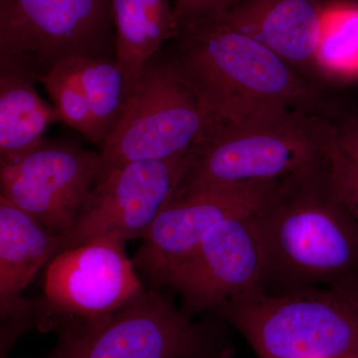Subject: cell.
Instances as JSON below:
<instances>
[{
	"instance_id": "6",
	"label": "cell",
	"mask_w": 358,
	"mask_h": 358,
	"mask_svg": "<svg viewBox=\"0 0 358 358\" xmlns=\"http://www.w3.org/2000/svg\"><path fill=\"white\" fill-rule=\"evenodd\" d=\"M114 56L110 0H0V70L38 78L65 61Z\"/></svg>"
},
{
	"instance_id": "4",
	"label": "cell",
	"mask_w": 358,
	"mask_h": 358,
	"mask_svg": "<svg viewBox=\"0 0 358 358\" xmlns=\"http://www.w3.org/2000/svg\"><path fill=\"white\" fill-rule=\"evenodd\" d=\"M214 312L258 358H358V282L284 294L257 289Z\"/></svg>"
},
{
	"instance_id": "7",
	"label": "cell",
	"mask_w": 358,
	"mask_h": 358,
	"mask_svg": "<svg viewBox=\"0 0 358 358\" xmlns=\"http://www.w3.org/2000/svg\"><path fill=\"white\" fill-rule=\"evenodd\" d=\"M212 120L160 54L129 90L119 121L100 145L103 169L187 154Z\"/></svg>"
},
{
	"instance_id": "1",
	"label": "cell",
	"mask_w": 358,
	"mask_h": 358,
	"mask_svg": "<svg viewBox=\"0 0 358 358\" xmlns=\"http://www.w3.org/2000/svg\"><path fill=\"white\" fill-rule=\"evenodd\" d=\"M160 56L196 94L213 122L268 105L333 117L341 103L265 45L209 18L178 28Z\"/></svg>"
},
{
	"instance_id": "16",
	"label": "cell",
	"mask_w": 358,
	"mask_h": 358,
	"mask_svg": "<svg viewBox=\"0 0 358 358\" xmlns=\"http://www.w3.org/2000/svg\"><path fill=\"white\" fill-rule=\"evenodd\" d=\"M35 82L26 73L0 72V166L33 152L49 124L62 122L56 108L40 98Z\"/></svg>"
},
{
	"instance_id": "13",
	"label": "cell",
	"mask_w": 358,
	"mask_h": 358,
	"mask_svg": "<svg viewBox=\"0 0 358 358\" xmlns=\"http://www.w3.org/2000/svg\"><path fill=\"white\" fill-rule=\"evenodd\" d=\"M67 248L64 235L0 195V317L6 324L1 353L13 339L31 324L38 305L23 298L40 268Z\"/></svg>"
},
{
	"instance_id": "21",
	"label": "cell",
	"mask_w": 358,
	"mask_h": 358,
	"mask_svg": "<svg viewBox=\"0 0 358 358\" xmlns=\"http://www.w3.org/2000/svg\"><path fill=\"white\" fill-rule=\"evenodd\" d=\"M329 6H358V0H329Z\"/></svg>"
},
{
	"instance_id": "19",
	"label": "cell",
	"mask_w": 358,
	"mask_h": 358,
	"mask_svg": "<svg viewBox=\"0 0 358 358\" xmlns=\"http://www.w3.org/2000/svg\"><path fill=\"white\" fill-rule=\"evenodd\" d=\"M80 59V58H79ZM79 59L65 61L38 78L50 96L61 121L99 145L98 134L85 95L79 71Z\"/></svg>"
},
{
	"instance_id": "15",
	"label": "cell",
	"mask_w": 358,
	"mask_h": 358,
	"mask_svg": "<svg viewBox=\"0 0 358 358\" xmlns=\"http://www.w3.org/2000/svg\"><path fill=\"white\" fill-rule=\"evenodd\" d=\"M115 58L126 78L128 93L162 47L178 35L169 0H110Z\"/></svg>"
},
{
	"instance_id": "17",
	"label": "cell",
	"mask_w": 358,
	"mask_h": 358,
	"mask_svg": "<svg viewBox=\"0 0 358 358\" xmlns=\"http://www.w3.org/2000/svg\"><path fill=\"white\" fill-rule=\"evenodd\" d=\"M334 197L358 226V112L341 106L322 160Z\"/></svg>"
},
{
	"instance_id": "10",
	"label": "cell",
	"mask_w": 358,
	"mask_h": 358,
	"mask_svg": "<svg viewBox=\"0 0 358 358\" xmlns=\"http://www.w3.org/2000/svg\"><path fill=\"white\" fill-rule=\"evenodd\" d=\"M124 242L101 238L61 251L45 273L44 301L38 305L39 327L58 317L92 319L117 310L143 293V287Z\"/></svg>"
},
{
	"instance_id": "9",
	"label": "cell",
	"mask_w": 358,
	"mask_h": 358,
	"mask_svg": "<svg viewBox=\"0 0 358 358\" xmlns=\"http://www.w3.org/2000/svg\"><path fill=\"white\" fill-rule=\"evenodd\" d=\"M256 214L228 219L212 228L166 271L157 289H174L180 296L181 310L192 317L260 289L266 259Z\"/></svg>"
},
{
	"instance_id": "8",
	"label": "cell",
	"mask_w": 358,
	"mask_h": 358,
	"mask_svg": "<svg viewBox=\"0 0 358 358\" xmlns=\"http://www.w3.org/2000/svg\"><path fill=\"white\" fill-rule=\"evenodd\" d=\"M190 157L192 150L173 159L127 162L103 169L66 237L67 248L101 238L143 240L173 199L189 167Z\"/></svg>"
},
{
	"instance_id": "11",
	"label": "cell",
	"mask_w": 358,
	"mask_h": 358,
	"mask_svg": "<svg viewBox=\"0 0 358 358\" xmlns=\"http://www.w3.org/2000/svg\"><path fill=\"white\" fill-rule=\"evenodd\" d=\"M102 171L100 152L44 140L22 159L0 166V195L67 237Z\"/></svg>"
},
{
	"instance_id": "2",
	"label": "cell",
	"mask_w": 358,
	"mask_h": 358,
	"mask_svg": "<svg viewBox=\"0 0 358 358\" xmlns=\"http://www.w3.org/2000/svg\"><path fill=\"white\" fill-rule=\"evenodd\" d=\"M256 216L266 259L262 291L358 282V226L334 197L322 162L280 179Z\"/></svg>"
},
{
	"instance_id": "5",
	"label": "cell",
	"mask_w": 358,
	"mask_h": 358,
	"mask_svg": "<svg viewBox=\"0 0 358 358\" xmlns=\"http://www.w3.org/2000/svg\"><path fill=\"white\" fill-rule=\"evenodd\" d=\"M55 327L59 341L46 358H232L215 329L193 322L159 289H145L100 317Z\"/></svg>"
},
{
	"instance_id": "14",
	"label": "cell",
	"mask_w": 358,
	"mask_h": 358,
	"mask_svg": "<svg viewBox=\"0 0 358 358\" xmlns=\"http://www.w3.org/2000/svg\"><path fill=\"white\" fill-rule=\"evenodd\" d=\"M324 16V0H237L214 18L265 45L326 87L317 65Z\"/></svg>"
},
{
	"instance_id": "12",
	"label": "cell",
	"mask_w": 358,
	"mask_h": 358,
	"mask_svg": "<svg viewBox=\"0 0 358 358\" xmlns=\"http://www.w3.org/2000/svg\"><path fill=\"white\" fill-rule=\"evenodd\" d=\"M279 180L206 186L171 199L133 259L157 289L162 275L187 256L218 224L262 208Z\"/></svg>"
},
{
	"instance_id": "20",
	"label": "cell",
	"mask_w": 358,
	"mask_h": 358,
	"mask_svg": "<svg viewBox=\"0 0 358 358\" xmlns=\"http://www.w3.org/2000/svg\"><path fill=\"white\" fill-rule=\"evenodd\" d=\"M237 0H174L173 9L179 27L215 17Z\"/></svg>"
},
{
	"instance_id": "18",
	"label": "cell",
	"mask_w": 358,
	"mask_h": 358,
	"mask_svg": "<svg viewBox=\"0 0 358 358\" xmlns=\"http://www.w3.org/2000/svg\"><path fill=\"white\" fill-rule=\"evenodd\" d=\"M79 71L100 147L126 105V78L114 56L80 58Z\"/></svg>"
},
{
	"instance_id": "3",
	"label": "cell",
	"mask_w": 358,
	"mask_h": 358,
	"mask_svg": "<svg viewBox=\"0 0 358 358\" xmlns=\"http://www.w3.org/2000/svg\"><path fill=\"white\" fill-rule=\"evenodd\" d=\"M333 117L268 105L234 122H213L192 148L173 199L206 186L275 181L326 157Z\"/></svg>"
}]
</instances>
